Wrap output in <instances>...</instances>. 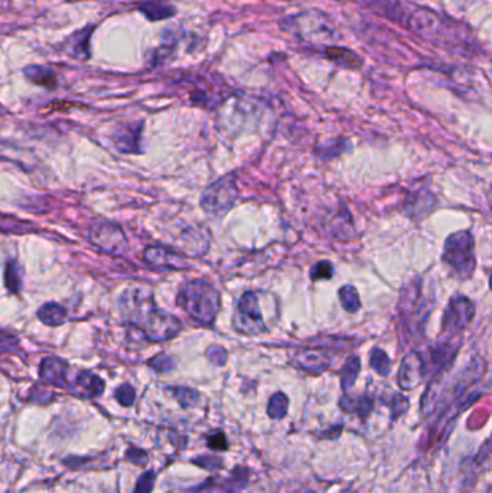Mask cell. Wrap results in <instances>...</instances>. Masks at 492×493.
Here are the masks:
<instances>
[{
	"label": "cell",
	"instance_id": "obj_18",
	"mask_svg": "<svg viewBox=\"0 0 492 493\" xmlns=\"http://www.w3.org/2000/svg\"><path fill=\"white\" fill-rule=\"evenodd\" d=\"M104 391V381L91 372H81L74 382V393L83 398L101 395Z\"/></svg>",
	"mask_w": 492,
	"mask_h": 493
},
{
	"label": "cell",
	"instance_id": "obj_27",
	"mask_svg": "<svg viewBox=\"0 0 492 493\" xmlns=\"http://www.w3.org/2000/svg\"><path fill=\"white\" fill-rule=\"evenodd\" d=\"M370 364L371 368L381 376H389L391 372V361L389 355L382 349H373L370 355Z\"/></svg>",
	"mask_w": 492,
	"mask_h": 493
},
{
	"label": "cell",
	"instance_id": "obj_1",
	"mask_svg": "<svg viewBox=\"0 0 492 493\" xmlns=\"http://www.w3.org/2000/svg\"><path fill=\"white\" fill-rule=\"evenodd\" d=\"M117 308L129 324L153 342H163L175 338L182 329L181 320L156 306L153 293L145 286L127 287L117 300Z\"/></svg>",
	"mask_w": 492,
	"mask_h": 493
},
{
	"label": "cell",
	"instance_id": "obj_2",
	"mask_svg": "<svg viewBox=\"0 0 492 493\" xmlns=\"http://www.w3.org/2000/svg\"><path fill=\"white\" fill-rule=\"evenodd\" d=\"M406 26L419 38L448 48L467 46L468 41L453 20H446L430 9H415L407 15Z\"/></svg>",
	"mask_w": 492,
	"mask_h": 493
},
{
	"label": "cell",
	"instance_id": "obj_31",
	"mask_svg": "<svg viewBox=\"0 0 492 493\" xmlns=\"http://www.w3.org/2000/svg\"><path fill=\"white\" fill-rule=\"evenodd\" d=\"M334 276V265L331 261H319L311 270V279L316 280H330Z\"/></svg>",
	"mask_w": 492,
	"mask_h": 493
},
{
	"label": "cell",
	"instance_id": "obj_15",
	"mask_svg": "<svg viewBox=\"0 0 492 493\" xmlns=\"http://www.w3.org/2000/svg\"><path fill=\"white\" fill-rule=\"evenodd\" d=\"M67 372H68V365L60 358L56 356H48V358L42 360L41 367H39V375L44 381L52 386L57 387H65L67 386Z\"/></svg>",
	"mask_w": 492,
	"mask_h": 493
},
{
	"label": "cell",
	"instance_id": "obj_3",
	"mask_svg": "<svg viewBox=\"0 0 492 493\" xmlns=\"http://www.w3.org/2000/svg\"><path fill=\"white\" fill-rule=\"evenodd\" d=\"M220 291L205 280L185 283L176 297L178 306L194 320L211 324L220 310Z\"/></svg>",
	"mask_w": 492,
	"mask_h": 493
},
{
	"label": "cell",
	"instance_id": "obj_38",
	"mask_svg": "<svg viewBox=\"0 0 492 493\" xmlns=\"http://www.w3.org/2000/svg\"><path fill=\"white\" fill-rule=\"evenodd\" d=\"M209 445H211V447L215 449V450H226L227 442H226L224 434H216V435L211 437V438H209Z\"/></svg>",
	"mask_w": 492,
	"mask_h": 493
},
{
	"label": "cell",
	"instance_id": "obj_22",
	"mask_svg": "<svg viewBox=\"0 0 492 493\" xmlns=\"http://www.w3.org/2000/svg\"><path fill=\"white\" fill-rule=\"evenodd\" d=\"M139 11L152 22L169 19L175 15V9L163 0H148L139 5Z\"/></svg>",
	"mask_w": 492,
	"mask_h": 493
},
{
	"label": "cell",
	"instance_id": "obj_24",
	"mask_svg": "<svg viewBox=\"0 0 492 493\" xmlns=\"http://www.w3.org/2000/svg\"><path fill=\"white\" fill-rule=\"evenodd\" d=\"M360 371H361V362L358 356L355 355L349 356L341 369V388L344 393H348L354 387L355 381H357L360 375Z\"/></svg>",
	"mask_w": 492,
	"mask_h": 493
},
{
	"label": "cell",
	"instance_id": "obj_28",
	"mask_svg": "<svg viewBox=\"0 0 492 493\" xmlns=\"http://www.w3.org/2000/svg\"><path fill=\"white\" fill-rule=\"evenodd\" d=\"M5 282L11 293H18L22 287V268L16 261H9L5 270Z\"/></svg>",
	"mask_w": 492,
	"mask_h": 493
},
{
	"label": "cell",
	"instance_id": "obj_40",
	"mask_svg": "<svg viewBox=\"0 0 492 493\" xmlns=\"http://www.w3.org/2000/svg\"><path fill=\"white\" fill-rule=\"evenodd\" d=\"M489 289L492 290V270H491V274H489Z\"/></svg>",
	"mask_w": 492,
	"mask_h": 493
},
{
	"label": "cell",
	"instance_id": "obj_29",
	"mask_svg": "<svg viewBox=\"0 0 492 493\" xmlns=\"http://www.w3.org/2000/svg\"><path fill=\"white\" fill-rule=\"evenodd\" d=\"M134 137H141V127L139 126H127L123 131L117 133V139H116V145L122 152H130V146L129 145H134L138 146L139 142L131 140ZM138 149V147H136Z\"/></svg>",
	"mask_w": 492,
	"mask_h": 493
},
{
	"label": "cell",
	"instance_id": "obj_12",
	"mask_svg": "<svg viewBox=\"0 0 492 493\" xmlns=\"http://www.w3.org/2000/svg\"><path fill=\"white\" fill-rule=\"evenodd\" d=\"M293 364L309 374H322L334 364V353L323 348L300 349L294 355Z\"/></svg>",
	"mask_w": 492,
	"mask_h": 493
},
{
	"label": "cell",
	"instance_id": "obj_8",
	"mask_svg": "<svg viewBox=\"0 0 492 493\" xmlns=\"http://www.w3.org/2000/svg\"><path fill=\"white\" fill-rule=\"evenodd\" d=\"M238 197L234 176L228 175L211 183L201 197V208L209 215H224L231 209Z\"/></svg>",
	"mask_w": 492,
	"mask_h": 493
},
{
	"label": "cell",
	"instance_id": "obj_41",
	"mask_svg": "<svg viewBox=\"0 0 492 493\" xmlns=\"http://www.w3.org/2000/svg\"><path fill=\"white\" fill-rule=\"evenodd\" d=\"M68 2H74V0H68Z\"/></svg>",
	"mask_w": 492,
	"mask_h": 493
},
{
	"label": "cell",
	"instance_id": "obj_36",
	"mask_svg": "<svg viewBox=\"0 0 492 493\" xmlns=\"http://www.w3.org/2000/svg\"><path fill=\"white\" fill-rule=\"evenodd\" d=\"M390 408H391V417L397 419V417L403 416L407 411L408 400L404 395H401V394L394 395V398H393V401L390 404Z\"/></svg>",
	"mask_w": 492,
	"mask_h": 493
},
{
	"label": "cell",
	"instance_id": "obj_13",
	"mask_svg": "<svg viewBox=\"0 0 492 493\" xmlns=\"http://www.w3.org/2000/svg\"><path fill=\"white\" fill-rule=\"evenodd\" d=\"M436 206V197L427 189L410 192L404 199V212L412 219H422L429 215Z\"/></svg>",
	"mask_w": 492,
	"mask_h": 493
},
{
	"label": "cell",
	"instance_id": "obj_17",
	"mask_svg": "<svg viewBox=\"0 0 492 493\" xmlns=\"http://www.w3.org/2000/svg\"><path fill=\"white\" fill-rule=\"evenodd\" d=\"M326 230L331 237H335L342 241L349 239L354 232V221L348 209H338L328 218Z\"/></svg>",
	"mask_w": 492,
	"mask_h": 493
},
{
	"label": "cell",
	"instance_id": "obj_20",
	"mask_svg": "<svg viewBox=\"0 0 492 493\" xmlns=\"http://www.w3.org/2000/svg\"><path fill=\"white\" fill-rule=\"evenodd\" d=\"M25 77L41 87L53 88L57 86V75L51 68L44 65H30L23 70Z\"/></svg>",
	"mask_w": 492,
	"mask_h": 493
},
{
	"label": "cell",
	"instance_id": "obj_7",
	"mask_svg": "<svg viewBox=\"0 0 492 493\" xmlns=\"http://www.w3.org/2000/svg\"><path fill=\"white\" fill-rule=\"evenodd\" d=\"M233 326L238 334L256 336L267 332V324L260 309L259 294L245 291L240 300L233 317Z\"/></svg>",
	"mask_w": 492,
	"mask_h": 493
},
{
	"label": "cell",
	"instance_id": "obj_10",
	"mask_svg": "<svg viewBox=\"0 0 492 493\" xmlns=\"http://www.w3.org/2000/svg\"><path fill=\"white\" fill-rule=\"evenodd\" d=\"M90 241L98 250L115 257H122L127 251L126 235L117 224H96L90 231Z\"/></svg>",
	"mask_w": 492,
	"mask_h": 493
},
{
	"label": "cell",
	"instance_id": "obj_35",
	"mask_svg": "<svg viewBox=\"0 0 492 493\" xmlns=\"http://www.w3.org/2000/svg\"><path fill=\"white\" fill-rule=\"evenodd\" d=\"M116 398L122 405H131L136 398V393L129 383H123L116 390Z\"/></svg>",
	"mask_w": 492,
	"mask_h": 493
},
{
	"label": "cell",
	"instance_id": "obj_26",
	"mask_svg": "<svg viewBox=\"0 0 492 493\" xmlns=\"http://www.w3.org/2000/svg\"><path fill=\"white\" fill-rule=\"evenodd\" d=\"M338 297L341 301V306L348 313H357L361 309V298L358 290L351 284H345L339 289Z\"/></svg>",
	"mask_w": 492,
	"mask_h": 493
},
{
	"label": "cell",
	"instance_id": "obj_16",
	"mask_svg": "<svg viewBox=\"0 0 492 493\" xmlns=\"http://www.w3.org/2000/svg\"><path fill=\"white\" fill-rule=\"evenodd\" d=\"M363 5L378 16L386 18L396 23H403L406 18V11L400 0H361Z\"/></svg>",
	"mask_w": 492,
	"mask_h": 493
},
{
	"label": "cell",
	"instance_id": "obj_4",
	"mask_svg": "<svg viewBox=\"0 0 492 493\" xmlns=\"http://www.w3.org/2000/svg\"><path fill=\"white\" fill-rule=\"evenodd\" d=\"M432 308L433 298L425 291L422 279H413L403 286L399 300V315L401 326L410 336L423 332Z\"/></svg>",
	"mask_w": 492,
	"mask_h": 493
},
{
	"label": "cell",
	"instance_id": "obj_6",
	"mask_svg": "<svg viewBox=\"0 0 492 493\" xmlns=\"http://www.w3.org/2000/svg\"><path fill=\"white\" fill-rule=\"evenodd\" d=\"M444 263L458 280H470L477 268L475 238L471 231L451 234L444 244Z\"/></svg>",
	"mask_w": 492,
	"mask_h": 493
},
{
	"label": "cell",
	"instance_id": "obj_32",
	"mask_svg": "<svg viewBox=\"0 0 492 493\" xmlns=\"http://www.w3.org/2000/svg\"><path fill=\"white\" fill-rule=\"evenodd\" d=\"M149 367H152L157 372H168L174 369L175 362L168 355H157L149 361Z\"/></svg>",
	"mask_w": 492,
	"mask_h": 493
},
{
	"label": "cell",
	"instance_id": "obj_23",
	"mask_svg": "<svg viewBox=\"0 0 492 493\" xmlns=\"http://www.w3.org/2000/svg\"><path fill=\"white\" fill-rule=\"evenodd\" d=\"M38 319L46 326L56 327V326L64 324L68 319V315H67V310L61 305L51 301V303H45L38 310Z\"/></svg>",
	"mask_w": 492,
	"mask_h": 493
},
{
	"label": "cell",
	"instance_id": "obj_5",
	"mask_svg": "<svg viewBox=\"0 0 492 493\" xmlns=\"http://www.w3.org/2000/svg\"><path fill=\"white\" fill-rule=\"evenodd\" d=\"M280 26L290 35L312 45H328L337 39L334 26L316 11L290 15L282 20Z\"/></svg>",
	"mask_w": 492,
	"mask_h": 493
},
{
	"label": "cell",
	"instance_id": "obj_39",
	"mask_svg": "<svg viewBox=\"0 0 492 493\" xmlns=\"http://www.w3.org/2000/svg\"><path fill=\"white\" fill-rule=\"evenodd\" d=\"M486 199H488L489 208L492 209V185L489 186V189H488V192H486Z\"/></svg>",
	"mask_w": 492,
	"mask_h": 493
},
{
	"label": "cell",
	"instance_id": "obj_33",
	"mask_svg": "<svg viewBox=\"0 0 492 493\" xmlns=\"http://www.w3.org/2000/svg\"><path fill=\"white\" fill-rule=\"evenodd\" d=\"M207 358L209 360L211 364L220 367V365H226L227 362V350L218 345H212L208 348L207 350Z\"/></svg>",
	"mask_w": 492,
	"mask_h": 493
},
{
	"label": "cell",
	"instance_id": "obj_9",
	"mask_svg": "<svg viewBox=\"0 0 492 493\" xmlns=\"http://www.w3.org/2000/svg\"><path fill=\"white\" fill-rule=\"evenodd\" d=\"M475 310L474 301L470 297L463 294L452 296L442 317V332L446 339L463 332L474 320Z\"/></svg>",
	"mask_w": 492,
	"mask_h": 493
},
{
	"label": "cell",
	"instance_id": "obj_21",
	"mask_svg": "<svg viewBox=\"0 0 492 493\" xmlns=\"http://www.w3.org/2000/svg\"><path fill=\"white\" fill-rule=\"evenodd\" d=\"M326 58H330L331 61L342 65V67H348V68H357L363 64V60L358 57L357 53L351 49L347 48H341V46H328L325 49Z\"/></svg>",
	"mask_w": 492,
	"mask_h": 493
},
{
	"label": "cell",
	"instance_id": "obj_30",
	"mask_svg": "<svg viewBox=\"0 0 492 493\" xmlns=\"http://www.w3.org/2000/svg\"><path fill=\"white\" fill-rule=\"evenodd\" d=\"M287 407H289V400L283 393H278L273 395L268 401V416L271 419H283L287 413Z\"/></svg>",
	"mask_w": 492,
	"mask_h": 493
},
{
	"label": "cell",
	"instance_id": "obj_25",
	"mask_svg": "<svg viewBox=\"0 0 492 493\" xmlns=\"http://www.w3.org/2000/svg\"><path fill=\"white\" fill-rule=\"evenodd\" d=\"M339 407L344 411H347V413L358 414V416H367L371 411V408H373V402L365 395H360V397L344 395L341 398V401H339Z\"/></svg>",
	"mask_w": 492,
	"mask_h": 493
},
{
	"label": "cell",
	"instance_id": "obj_19",
	"mask_svg": "<svg viewBox=\"0 0 492 493\" xmlns=\"http://www.w3.org/2000/svg\"><path fill=\"white\" fill-rule=\"evenodd\" d=\"M90 32H91V27L87 26V27H84L83 31L75 32L68 39V45L65 48L72 58H77V60H87L89 58Z\"/></svg>",
	"mask_w": 492,
	"mask_h": 493
},
{
	"label": "cell",
	"instance_id": "obj_37",
	"mask_svg": "<svg viewBox=\"0 0 492 493\" xmlns=\"http://www.w3.org/2000/svg\"><path fill=\"white\" fill-rule=\"evenodd\" d=\"M153 482H155V476L152 472L149 473H145L142 478H141V482L138 485V487H136V492L134 493H149L153 487Z\"/></svg>",
	"mask_w": 492,
	"mask_h": 493
},
{
	"label": "cell",
	"instance_id": "obj_14",
	"mask_svg": "<svg viewBox=\"0 0 492 493\" xmlns=\"http://www.w3.org/2000/svg\"><path fill=\"white\" fill-rule=\"evenodd\" d=\"M143 257L148 264L157 268L185 270L188 267V263L179 254L168 249H160V246H148Z\"/></svg>",
	"mask_w": 492,
	"mask_h": 493
},
{
	"label": "cell",
	"instance_id": "obj_34",
	"mask_svg": "<svg viewBox=\"0 0 492 493\" xmlns=\"http://www.w3.org/2000/svg\"><path fill=\"white\" fill-rule=\"evenodd\" d=\"M175 395L178 398V401L183 405V407H190L194 405L198 400V393H195L194 390L189 388H174Z\"/></svg>",
	"mask_w": 492,
	"mask_h": 493
},
{
	"label": "cell",
	"instance_id": "obj_11",
	"mask_svg": "<svg viewBox=\"0 0 492 493\" xmlns=\"http://www.w3.org/2000/svg\"><path fill=\"white\" fill-rule=\"evenodd\" d=\"M426 378V369L420 352H408L401 360L397 382L401 390H413Z\"/></svg>",
	"mask_w": 492,
	"mask_h": 493
}]
</instances>
